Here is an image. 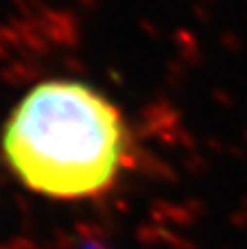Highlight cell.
I'll list each match as a JSON object with an SVG mask.
<instances>
[{
  "label": "cell",
  "mask_w": 247,
  "mask_h": 249,
  "mask_svg": "<svg viewBox=\"0 0 247 249\" xmlns=\"http://www.w3.org/2000/svg\"><path fill=\"white\" fill-rule=\"evenodd\" d=\"M9 166L33 193L86 199L116 181L127 153L123 116L79 81H44L16 105L2 133Z\"/></svg>",
  "instance_id": "1"
}]
</instances>
